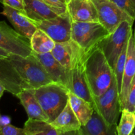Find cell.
Masks as SVG:
<instances>
[{"instance_id":"cell-1","label":"cell","mask_w":135,"mask_h":135,"mask_svg":"<svg viewBox=\"0 0 135 135\" xmlns=\"http://www.w3.org/2000/svg\"><path fill=\"white\" fill-rule=\"evenodd\" d=\"M84 66L92 95L100 96L110 86L114 72L100 47L87 53Z\"/></svg>"},{"instance_id":"cell-2","label":"cell","mask_w":135,"mask_h":135,"mask_svg":"<svg viewBox=\"0 0 135 135\" xmlns=\"http://www.w3.org/2000/svg\"><path fill=\"white\" fill-rule=\"evenodd\" d=\"M23 82V90L36 89L53 80L34 54L28 57L11 54L8 57Z\"/></svg>"},{"instance_id":"cell-3","label":"cell","mask_w":135,"mask_h":135,"mask_svg":"<svg viewBox=\"0 0 135 135\" xmlns=\"http://www.w3.org/2000/svg\"><path fill=\"white\" fill-rule=\"evenodd\" d=\"M69 90L59 83H49L34 90V94L51 123L59 115L69 102Z\"/></svg>"},{"instance_id":"cell-4","label":"cell","mask_w":135,"mask_h":135,"mask_svg":"<svg viewBox=\"0 0 135 135\" xmlns=\"http://www.w3.org/2000/svg\"><path fill=\"white\" fill-rule=\"evenodd\" d=\"M110 33L100 22H73L71 39L86 53L97 48Z\"/></svg>"},{"instance_id":"cell-5","label":"cell","mask_w":135,"mask_h":135,"mask_svg":"<svg viewBox=\"0 0 135 135\" xmlns=\"http://www.w3.org/2000/svg\"><path fill=\"white\" fill-rule=\"evenodd\" d=\"M94 110L100 114L109 125H117L121 113L119 92L115 76L108 90L99 96H93Z\"/></svg>"},{"instance_id":"cell-6","label":"cell","mask_w":135,"mask_h":135,"mask_svg":"<svg viewBox=\"0 0 135 135\" xmlns=\"http://www.w3.org/2000/svg\"><path fill=\"white\" fill-rule=\"evenodd\" d=\"M132 26L133 25L128 21H123L113 33L109 34L99 44L98 47L104 53L113 70L124 46L133 32Z\"/></svg>"},{"instance_id":"cell-7","label":"cell","mask_w":135,"mask_h":135,"mask_svg":"<svg viewBox=\"0 0 135 135\" xmlns=\"http://www.w3.org/2000/svg\"><path fill=\"white\" fill-rule=\"evenodd\" d=\"M98 12L99 22L109 33H113L120 24L127 21L133 25L134 20L112 0H92Z\"/></svg>"},{"instance_id":"cell-8","label":"cell","mask_w":135,"mask_h":135,"mask_svg":"<svg viewBox=\"0 0 135 135\" xmlns=\"http://www.w3.org/2000/svg\"><path fill=\"white\" fill-rule=\"evenodd\" d=\"M0 47L11 54L28 57L33 53L30 40L0 21Z\"/></svg>"},{"instance_id":"cell-9","label":"cell","mask_w":135,"mask_h":135,"mask_svg":"<svg viewBox=\"0 0 135 135\" xmlns=\"http://www.w3.org/2000/svg\"><path fill=\"white\" fill-rule=\"evenodd\" d=\"M33 22L55 43L67 42L71 39L73 21L67 11L54 18Z\"/></svg>"},{"instance_id":"cell-10","label":"cell","mask_w":135,"mask_h":135,"mask_svg":"<svg viewBox=\"0 0 135 135\" xmlns=\"http://www.w3.org/2000/svg\"><path fill=\"white\" fill-rule=\"evenodd\" d=\"M86 54V52L83 54L71 69L70 92L92 104L93 95L88 85L84 66Z\"/></svg>"},{"instance_id":"cell-11","label":"cell","mask_w":135,"mask_h":135,"mask_svg":"<svg viewBox=\"0 0 135 135\" xmlns=\"http://www.w3.org/2000/svg\"><path fill=\"white\" fill-rule=\"evenodd\" d=\"M35 56L42 63L53 81L64 86L70 91L71 89V70L62 65L54 57L51 52L36 54Z\"/></svg>"},{"instance_id":"cell-12","label":"cell","mask_w":135,"mask_h":135,"mask_svg":"<svg viewBox=\"0 0 135 135\" xmlns=\"http://www.w3.org/2000/svg\"><path fill=\"white\" fill-rule=\"evenodd\" d=\"M51 52L62 65L71 70L79 58L86 51L71 39L67 42L55 43Z\"/></svg>"},{"instance_id":"cell-13","label":"cell","mask_w":135,"mask_h":135,"mask_svg":"<svg viewBox=\"0 0 135 135\" xmlns=\"http://www.w3.org/2000/svg\"><path fill=\"white\" fill-rule=\"evenodd\" d=\"M67 11L73 22H99L92 0H70L67 3Z\"/></svg>"},{"instance_id":"cell-14","label":"cell","mask_w":135,"mask_h":135,"mask_svg":"<svg viewBox=\"0 0 135 135\" xmlns=\"http://www.w3.org/2000/svg\"><path fill=\"white\" fill-rule=\"evenodd\" d=\"M0 83L5 90L17 96L23 90V82L8 57L0 56Z\"/></svg>"},{"instance_id":"cell-15","label":"cell","mask_w":135,"mask_h":135,"mask_svg":"<svg viewBox=\"0 0 135 135\" xmlns=\"http://www.w3.org/2000/svg\"><path fill=\"white\" fill-rule=\"evenodd\" d=\"M135 75V31L132 33L129 40L126 63L123 77L122 86L119 94L121 109L125 107L129 95V88Z\"/></svg>"},{"instance_id":"cell-16","label":"cell","mask_w":135,"mask_h":135,"mask_svg":"<svg viewBox=\"0 0 135 135\" xmlns=\"http://www.w3.org/2000/svg\"><path fill=\"white\" fill-rule=\"evenodd\" d=\"M3 5V10L1 14L6 17L17 32L30 40L38 29L35 24L22 12L5 4Z\"/></svg>"},{"instance_id":"cell-17","label":"cell","mask_w":135,"mask_h":135,"mask_svg":"<svg viewBox=\"0 0 135 135\" xmlns=\"http://www.w3.org/2000/svg\"><path fill=\"white\" fill-rule=\"evenodd\" d=\"M25 15L32 22L54 18L65 12L55 9L42 0H23Z\"/></svg>"},{"instance_id":"cell-18","label":"cell","mask_w":135,"mask_h":135,"mask_svg":"<svg viewBox=\"0 0 135 135\" xmlns=\"http://www.w3.org/2000/svg\"><path fill=\"white\" fill-rule=\"evenodd\" d=\"M117 125H109L100 114L94 111L92 117L85 125L78 131V135H116Z\"/></svg>"},{"instance_id":"cell-19","label":"cell","mask_w":135,"mask_h":135,"mask_svg":"<svg viewBox=\"0 0 135 135\" xmlns=\"http://www.w3.org/2000/svg\"><path fill=\"white\" fill-rule=\"evenodd\" d=\"M16 96L19 99L21 104L25 108L28 119L48 122V117L38 102L34 89L22 90Z\"/></svg>"},{"instance_id":"cell-20","label":"cell","mask_w":135,"mask_h":135,"mask_svg":"<svg viewBox=\"0 0 135 135\" xmlns=\"http://www.w3.org/2000/svg\"><path fill=\"white\" fill-rule=\"evenodd\" d=\"M50 123L59 135H65L66 133L71 131H78L82 126L69 102L67 103L60 114Z\"/></svg>"},{"instance_id":"cell-21","label":"cell","mask_w":135,"mask_h":135,"mask_svg":"<svg viewBox=\"0 0 135 135\" xmlns=\"http://www.w3.org/2000/svg\"><path fill=\"white\" fill-rule=\"evenodd\" d=\"M69 102L82 126L85 125L94 111L92 104L70 91L69 92Z\"/></svg>"},{"instance_id":"cell-22","label":"cell","mask_w":135,"mask_h":135,"mask_svg":"<svg viewBox=\"0 0 135 135\" xmlns=\"http://www.w3.org/2000/svg\"><path fill=\"white\" fill-rule=\"evenodd\" d=\"M30 41L33 52L36 54L51 52L55 45V42L46 32L39 28L36 30Z\"/></svg>"},{"instance_id":"cell-23","label":"cell","mask_w":135,"mask_h":135,"mask_svg":"<svg viewBox=\"0 0 135 135\" xmlns=\"http://www.w3.org/2000/svg\"><path fill=\"white\" fill-rule=\"evenodd\" d=\"M23 129L25 135H59L50 123L42 120L28 119Z\"/></svg>"},{"instance_id":"cell-24","label":"cell","mask_w":135,"mask_h":135,"mask_svg":"<svg viewBox=\"0 0 135 135\" xmlns=\"http://www.w3.org/2000/svg\"><path fill=\"white\" fill-rule=\"evenodd\" d=\"M119 123L117 125L118 135H131L135 127V113L126 109L121 110Z\"/></svg>"},{"instance_id":"cell-25","label":"cell","mask_w":135,"mask_h":135,"mask_svg":"<svg viewBox=\"0 0 135 135\" xmlns=\"http://www.w3.org/2000/svg\"><path fill=\"white\" fill-rule=\"evenodd\" d=\"M128 43L129 41L127 42L123 48L121 54L119 56L118 59L116 63L115 67L113 72H114L115 76L116 81H117V86H118L119 92H121V86H122L123 77L124 70H125V63H126L127 55V49H128Z\"/></svg>"},{"instance_id":"cell-26","label":"cell","mask_w":135,"mask_h":135,"mask_svg":"<svg viewBox=\"0 0 135 135\" xmlns=\"http://www.w3.org/2000/svg\"><path fill=\"white\" fill-rule=\"evenodd\" d=\"M135 21V0H112Z\"/></svg>"},{"instance_id":"cell-27","label":"cell","mask_w":135,"mask_h":135,"mask_svg":"<svg viewBox=\"0 0 135 135\" xmlns=\"http://www.w3.org/2000/svg\"><path fill=\"white\" fill-rule=\"evenodd\" d=\"M123 109H128L131 112H134L135 110V75L132 80L129 88V95L127 100Z\"/></svg>"},{"instance_id":"cell-28","label":"cell","mask_w":135,"mask_h":135,"mask_svg":"<svg viewBox=\"0 0 135 135\" xmlns=\"http://www.w3.org/2000/svg\"><path fill=\"white\" fill-rule=\"evenodd\" d=\"M1 135H25L24 129L16 127L11 124L0 127Z\"/></svg>"},{"instance_id":"cell-29","label":"cell","mask_w":135,"mask_h":135,"mask_svg":"<svg viewBox=\"0 0 135 135\" xmlns=\"http://www.w3.org/2000/svg\"><path fill=\"white\" fill-rule=\"evenodd\" d=\"M3 4L15 8L20 11L25 13V5H24L23 0H1Z\"/></svg>"},{"instance_id":"cell-30","label":"cell","mask_w":135,"mask_h":135,"mask_svg":"<svg viewBox=\"0 0 135 135\" xmlns=\"http://www.w3.org/2000/svg\"><path fill=\"white\" fill-rule=\"evenodd\" d=\"M50 5L55 9L63 12L67 11V1L66 0H48Z\"/></svg>"},{"instance_id":"cell-31","label":"cell","mask_w":135,"mask_h":135,"mask_svg":"<svg viewBox=\"0 0 135 135\" xmlns=\"http://www.w3.org/2000/svg\"><path fill=\"white\" fill-rule=\"evenodd\" d=\"M11 123V118L8 116L0 115V127L5 126Z\"/></svg>"},{"instance_id":"cell-32","label":"cell","mask_w":135,"mask_h":135,"mask_svg":"<svg viewBox=\"0 0 135 135\" xmlns=\"http://www.w3.org/2000/svg\"><path fill=\"white\" fill-rule=\"evenodd\" d=\"M10 54V53H9L6 50H5L2 47H0V56L4 57H8Z\"/></svg>"},{"instance_id":"cell-33","label":"cell","mask_w":135,"mask_h":135,"mask_svg":"<svg viewBox=\"0 0 135 135\" xmlns=\"http://www.w3.org/2000/svg\"><path fill=\"white\" fill-rule=\"evenodd\" d=\"M5 90H6L5 88V87H4L3 86L2 84L0 83V98H1V96H3V92Z\"/></svg>"},{"instance_id":"cell-34","label":"cell","mask_w":135,"mask_h":135,"mask_svg":"<svg viewBox=\"0 0 135 135\" xmlns=\"http://www.w3.org/2000/svg\"><path fill=\"white\" fill-rule=\"evenodd\" d=\"M42 1H43L44 2L46 3H47V4H48V5H50V3H49L48 0H42ZM50 6H51V5H50Z\"/></svg>"},{"instance_id":"cell-35","label":"cell","mask_w":135,"mask_h":135,"mask_svg":"<svg viewBox=\"0 0 135 135\" xmlns=\"http://www.w3.org/2000/svg\"><path fill=\"white\" fill-rule=\"evenodd\" d=\"M131 135H135V127H134V129H133V132H132V133H131Z\"/></svg>"},{"instance_id":"cell-36","label":"cell","mask_w":135,"mask_h":135,"mask_svg":"<svg viewBox=\"0 0 135 135\" xmlns=\"http://www.w3.org/2000/svg\"><path fill=\"white\" fill-rule=\"evenodd\" d=\"M70 1V0H66V1H67V2H68V1Z\"/></svg>"},{"instance_id":"cell-37","label":"cell","mask_w":135,"mask_h":135,"mask_svg":"<svg viewBox=\"0 0 135 135\" xmlns=\"http://www.w3.org/2000/svg\"><path fill=\"white\" fill-rule=\"evenodd\" d=\"M134 113H135V110H134Z\"/></svg>"}]
</instances>
